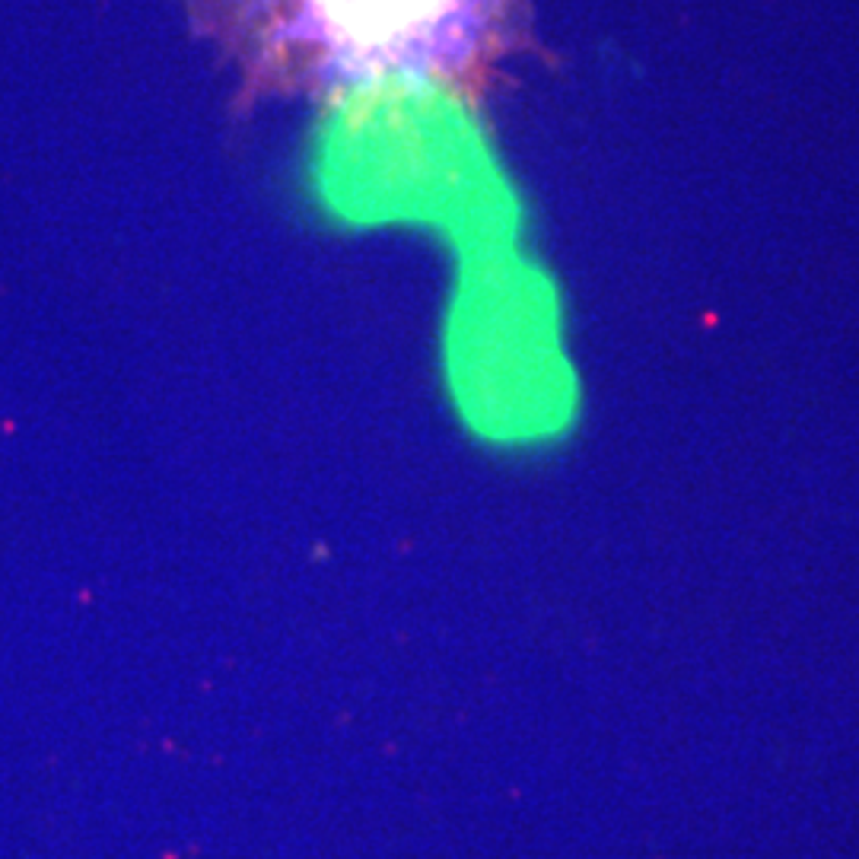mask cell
<instances>
[{
  "label": "cell",
  "mask_w": 859,
  "mask_h": 859,
  "mask_svg": "<svg viewBox=\"0 0 859 859\" xmlns=\"http://www.w3.org/2000/svg\"><path fill=\"white\" fill-rule=\"evenodd\" d=\"M516 0H179L242 103L338 99L386 80L471 96Z\"/></svg>",
  "instance_id": "6da1fadb"
}]
</instances>
